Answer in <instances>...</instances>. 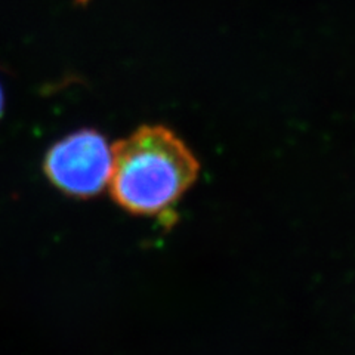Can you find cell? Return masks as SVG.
Masks as SVG:
<instances>
[{
    "mask_svg": "<svg viewBox=\"0 0 355 355\" xmlns=\"http://www.w3.org/2000/svg\"><path fill=\"white\" fill-rule=\"evenodd\" d=\"M191 148L162 125H144L113 147L110 188L116 202L141 216H163L197 181Z\"/></svg>",
    "mask_w": 355,
    "mask_h": 355,
    "instance_id": "cell-1",
    "label": "cell"
},
{
    "mask_svg": "<svg viewBox=\"0 0 355 355\" xmlns=\"http://www.w3.org/2000/svg\"><path fill=\"white\" fill-rule=\"evenodd\" d=\"M113 171V148L101 133L85 129L65 137L49 150L46 172L65 193L91 197L103 191Z\"/></svg>",
    "mask_w": 355,
    "mask_h": 355,
    "instance_id": "cell-2",
    "label": "cell"
},
{
    "mask_svg": "<svg viewBox=\"0 0 355 355\" xmlns=\"http://www.w3.org/2000/svg\"><path fill=\"white\" fill-rule=\"evenodd\" d=\"M3 110V92H2V86H0V114H2Z\"/></svg>",
    "mask_w": 355,
    "mask_h": 355,
    "instance_id": "cell-3",
    "label": "cell"
}]
</instances>
